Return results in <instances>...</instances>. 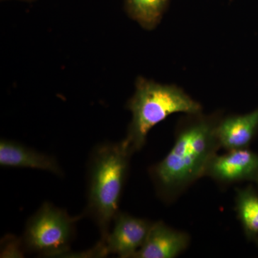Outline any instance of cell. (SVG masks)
Here are the masks:
<instances>
[{"label": "cell", "instance_id": "1", "mask_svg": "<svg viewBox=\"0 0 258 258\" xmlns=\"http://www.w3.org/2000/svg\"><path fill=\"white\" fill-rule=\"evenodd\" d=\"M221 117L187 114L176 131L171 150L151 168L150 176L159 198L171 201L187 186L205 176L212 158L220 147L216 135Z\"/></svg>", "mask_w": 258, "mask_h": 258}, {"label": "cell", "instance_id": "2", "mask_svg": "<svg viewBox=\"0 0 258 258\" xmlns=\"http://www.w3.org/2000/svg\"><path fill=\"white\" fill-rule=\"evenodd\" d=\"M133 151L125 139L95 147L88 163L87 205L84 215L94 221L103 243L111 222L119 212V204L128 176Z\"/></svg>", "mask_w": 258, "mask_h": 258}, {"label": "cell", "instance_id": "3", "mask_svg": "<svg viewBox=\"0 0 258 258\" xmlns=\"http://www.w3.org/2000/svg\"><path fill=\"white\" fill-rule=\"evenodd\" d=\"M134 94L127 103L132 114L125 140L134 152L145 145L148 134L155 125L174 113L197 114L203 107L181 88L137 78Z\"/></svg>", "mask_w": 258, "mask_h": 258}, {"label": "cell", "instance_id": "4", "mask_svg": "<svg viewBox=\"0 0 258 258\" xmlns=\"http://www.w3.org/2000/svg\"><path fill=\"white\" fill-rule=\"evenodd\" d=\"M83 215L72 217L67 211L45 203L27 222L21 243L28 252L42 255L66 253Z\"/></svg>", "mask_w": 258, "mask_h": 258}, {"label": "cell", "instance_id": "5", "mask_svg": "<svg viewBox=\"0 0 258 258\" xmlns=\"http://www.w3.org/2000/svg\"><path fill=\"white\" fill-rule=\"evenodd\" d=\"M113 230L103 244L106 254L134 257L147 240L152 222L118 212L113 220Z\"/></svg>", "mask_w": 258, "mask_h": 258}, {"label": "cell", "instance_id": "6", "mask_svg": "<svg viewBox=\"0 0 258 258\" xmlns=\"http://www.w3.org/2000/svg\"><path fill=\"white\" fill-rule=\"evenodd\" d=\"M205 176L222 184L255 181L258 176V154L248 149L215 154L209 162Z\"/></svg>", "mask_w": 258, "mask_h": 258}, {"label": "cell", "instance_id": "7", "mask_svg": "<svg viewBox=\"0 0 258 258\" xmlns=\"http://www.w3.org/2000/svg\"><path fill=\"white\" fill-rule=\"evenodd\" d=\"M190 237L164 222H153L147 240L134 258H174L187 248Z\"/></svg>", "mask_w": 258, "mask_h": 258}, {"label": "cell", "instance_id": "8", "mask_svg": "<svg viewBox=\"0 0 258 258\" xmlns=\"http://www.w3.org/2000/svg\"><path fill=\"white\" fill-rule=\"evenodd\" d=\"M0 165L39 169L57 176H63L62 169L53 157L6 139H2L0 142Z\"/></svg>", "mask_w": 258, "mask_h": 258}, {"label": "cell", "instance_id": "9", "mask_svg": "<svg viewBox=\"0 0 258 258\" xmlns=\"http://www.w3.org/2000/svg\"><path fill=\"white\" fill-rule=\"evenodd\" d=\"M258 130V108L244 115L220 118L216 135L220 147L227 151L247 149Z\"/></svg>", "mask_w": 258, "mask_h": 258}, {"label": "cell", "instance_id": "10", "mask_svg": "<svg viewBox=\"0 0 258 258\" xmlns=\"http://www.w3.org/2000/svg\"><path fill=\"white\" fill-rule=\"evenodd\" d=\"M170 0H124V8L131 19L144 29L157 28Z\"/></svg>", "mask_w": 258, "mask_h": 258}, {"label": "cell", "instance_id": "11", "mask_svg": "<svg viewBox=\"0 0 258 258\" xmlns=\"http://www.w3.org/2000/svg\"><path fill=\"white\" fill-rule=\"evenodd\" d=\"M236 210L244 233L249 239L258 237V194L252 187L237 190Z\"/></svg>", "mask_w": 258, "mask_h": 258}, {"label": "cell", "instance_id": "12", "mask_svg": "<svg viewBox=\"0 0 258 258\" xmlns=\"http://www.w3.org/2000/svg\"><path fill=\"white\" fill-rule=\"evenodd\" d=\"M255 181H256V182H257V184L258 185V176H257V179H255Z\"/></svg>", "mask_w": 258, "mask_h": 258}, {"label": "cell", "instance_id": "13", "mask_svg": "<svg viewBox=\"0 0 258 258\" xmlns=\"http://www.w3.org/2000/svg\"><path fill=\"white\" fill-rule=\"evenodd\" d=\"M257 241H258V237H257Z\"/></svg>", "mask_w": 258, "mask_h": 258}]
</instances>
